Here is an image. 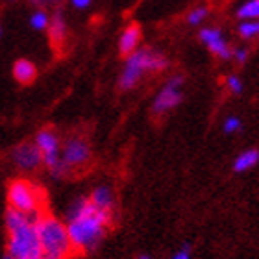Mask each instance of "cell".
Returning a JSON list of instances; mask_svg holds the SVG:
<instances>
[{
  "label": "cell",
  "mask_w": 259,
  "mask_h": 259,
  "mask_svg": "<svg viewBox=\"0 0 259 259\" xmlns=\"http://www.w3.org/2000/svg\"><path fill=\"white\" fill-rule=\"evenodd\" d=\"M65 222L74 250L87 254L97 248L106 237L109 226L113 224V215L95 207L87 196H78L70 202Z\"/></svg>",
  "instance_id": "1"
},
{
  "label": "cell",
  "mask_w": 259,
  "mask_h": 259,
  "mask_svg": "<svg viewBox=\"0 0 259 259\" xmlns=\"http://www.w3.org/2000/svg\"><path fill=\"white\" fill-rule=\"evenodd\" d=\"M35 222L37 217L26 215L11 207L6 211L8 254L13 259H43V248Z\"/></svg>",
  "instance_id": "2"
},
{
  "label": "cell",
  "mask_w": 259,
  "mask_h": 259,
  "mask_svg": "<svg viewBox=\"0 0 259 259\" xmlns=\"http://www.w3.org/2000/svg\"><path fill=\"white\" fill-rule=\"evenodd\" d=\"M35 224L43 248V259H70L76 254L65 221L45 211L37 217Z\"/></svg>",
  "instance_id": "3"
},
{
  "label": "cell",
  "mask_w": 259,
  "mask_h": 259,
  "mask_svg": "<svg viewBox=\"0 0 259 259\" xmlns=\"http://www.w3.org/2000/svg\"><path fill=\"white\" fill-rule=\"evenodd\" d=\"M168 67V60L161 52L154 49H137L130 56H126L124 69L120 72L119 87L122 91L134 89L146 72H159Z\"/></svg>",
  "instance_id": "4"
},
{
  "label": "cell",
  "mask_w": 259,
  "mask_h": 259,
  "mask_svg": "<svg viewBox=\"0 0 259 259\" xmlns=\"http://www.w3.org/2000/svg\"><path fill=\"white\" fill-rule=\"evenodd\" d=\"M8 204L11 209L39 217L45 213V193L32 180L17 178L8 185Z\"/></svg>",
  "instance_id": "5"
},
{
  "label": "cell",
  "mask_w": 259,
  "mask_h": 259,
  "mask_svg": "<svg viewBox=\"0 0 259 259\" xmlns=\"http://www.w3.org/2000/svg\"><path fill=\"white\" fill-rule=\"evenodd\" d=\"M35 143H37L39 150L43 154V167L49 168V172L54 178H63L67 176L65 167L61 163V139L60 135L56 134V130L52 128H43L39 130L35 135Z\"/></svg>",
  "instance_id": "6"
},
{
  "label": "cell",
  "mask_w": 259,
  "mask_h": 259,
  "mask_svg": "<svg viewBox=\"0 0 259 259\" xmlns=\"http://www.w3.org/2000/svg\"><path fill=\"white\" fill-rule=\"evenodd\" d=\"M91 145L85 137L72 135V137H67L63 141V145H61V163H63L67 174L83 170L91 163Z\"/></svg>",
  "instance_id": "7"
},
{
  "label": "cell",
  "mask_w": 259,
  "mask_h": 259,
  "mask_svg": "<svg viewBox=\"0 0 259 259\" xmlns=\"http://www.w3.org/2000/svg\"><path fill=\"white\" fill-rule=\"evenodd\" d=\"M182 85H184V76H172L156 95L154 104H152V111L156 115H165L176 108L182 102Z\"/></svg>",
  "instance_id": "8"
},
{
  "label": "cell",
  "mask_w": 259,
  "mask_h": 259,
  "mask_svg": "<svg viewBox=\"0 0 259 259\" xmlns=\"http://www.w3.org/2000/svg\"><path fill=\"white\" fill-rule=\"evenodd\" d=\"M11 161L22 172H33L43 167V154L35 141H22L11 152Z\"/></svg>",
  "instance_id": "9"
},
{
  "label": "cell",
  "mask_w": 259,
  "mask_h": 259,
  "mask_svg": "<svg viewBox=\"0 0 259 259\" xmlns=\"http://www.w3.org/2000/svg\"><path fill=\"white\" fill-rule=\"evenodd\" d=\"M200 41L207 47V49L221 60H232L233 58V49L228 45L224 39L222 32L219 28H202L200 30Z\"/></svg>",
  "instance_id": "10"
},
{
  "label": "cell",
  "mask_w": 259,
  "mask_h": 259,
  "mask_svg": "<svg viewBox=\"0 0 259 259\" xmlns=\"http://www.w3.org/2000/svg\"><path fill=\"white\" fill-rule=\"evenodd\" d=\"M47 32H49L50 45H52L56 50L63 49L65 41H67V35H69V28H67V21H65L63 11H61L60 8L50 15V22H49Z\"/></svg>",
  "instance_id": "11"
},
{
  "label": "cell",
  "mask_w": 259,
  "mask_h": 259,
  "mask_svg": "<svg viewBox=\"0 0 259 259\" xmlns=\"http://www.w3.org/2000/svg\"><path fill=\"white\" fill-rule=\"evenodd\" d=\"M141 39H143V32L139 24H128L119 37V52L122 56H130L139 49Z\"/></svg>",
  "instance_id": "12"
},
{
  "label": "cell",
  "mask_w": 259,
  "mask_h": 259,
  "mask_svg": "<svg viewBox=\"0 0 259 259\" xmlns=\"http://www.w3.org/2000/svg\"><path fill=\"white\" fill-rule=\"evenodd\" d=\"M89 200L93 202L95 207H98L100 211L111 213L115 211V193L109 185H98L93 189V193L89 194Z\"/></svg>",
  "instance_id": "13"
},
{
  "label": "cell",
  "mask_w": 259,
  "mask_h": 259,
  "mask_svg": "<svg viewBox=\"0 0 259 259\" xmlns=\"http://www.w3.org/2000/svg\"><path fill=\"white\" fill-rule=\"evenodd\" d=\"M11 72H13V78H15L21 85H30V83H33L35 78H37V67L30 60H17L15 63H13Z\"/></svg>",
  "instance_id": "14"
},
{
  "label": "cell",
  "mask_w": 259,
  "mask_h": 259,
  "mask_svg": "<svg viewBox=\"0 0 259 259\" xmlns=\"http://www.w3.org/2000/svg\"><path fill=\"white\" fill-rule=\"evenodd\" d=\"M259 163V150H246L243 154H239L237 159L233 161V170L235 172H246L250 168H254Z\"/></svg>",
  "instance_id": "15"
},
{
  "label": "cell",
  "mask_w": 259,
  "mask_h": 259,
  "mask_svg": "<svg viewBox=\"0 0 259 259\" xmlns=\"http://www.w3.org/2000/svg\"><path fill=\"white\" fill-rule=\"evenodd\" d=\"M237 17L241 21H250V19H259V0H244L243 4H239Z\"/></svg>",
  "instance_id": "16"
},
{
  "label": "cell",
  "mask_w": 259,
  "mask_h": 259,
  "mask_svg": "<svg viewBox=\"0 0 259 259\" xmlns=\"http://www.w3.org/2000/svg\"><path fill=\"white\" fill-rule=\"evenodd\" d=\"M49 22H50L49 11L43 10V8H37V10L30 15V26H32L33 30H37V32L47 30V28H49Z\"/></svg>",
  "instance_id": "17"
},
{
  "label": "cell",
  "mask_w": 259,
  "mask_h": 259,
  "mask_svg": "<svg viewBox=\"0 0 259 259\" xmlns=\"http://www.w3.org/2000/svg\"><path fill=\"white\" fill-rule=\"evenodd\" d=\"M239 35L243 39H255L259 37V19H250V21H241L237 28Z\"/></svg>",
  "instance_id": "18"
},
{
  "label": "cell",
  "mask_w": 259,
  "mask_h": 259,
  "mask_svg": "<svg viewBox=\"0 0 259 259\" xmlns=\"http://www.w3.org/2000/svg\"><path fill=\"white\" fill-rule=\"evenodd\" d=\"M207 15H209V10L205 6H196V8H193L187 13V22H189L191 26H200L207 19Z\"/></svg>",
  "instance_id": "19"
},
{
  "label": "cell",
  "mask_w": 259,
  "mask_h": 259,
  "mask_svg": "<svg viewBox=\"0 0 259 259\" xmlns=\"http://www.w3.org/2000/svg\"><path fill=\"white\" fill-rule=\"evenodd\" d=\"M226 85L228 89L233 93V95H241L243 93V81H241V78L235 74H230L226 78Z\"/></svg>",
  "instance_id": "20"
},
{
  "label": "cell",
  "mask_w": 259,
  "mask_h": 259,
  "mask_svg": "<svg viewBox=\"0 0 259 259\" xmlns=\"http://www.w3.org/2000/svg\"><path fill=\"white\" fill-rule=\"evenodd\" d=\"M237 130H241V119H237V117H228L224 120V132L226 134H233Z\"/></svg>",
  "instance_id": "21"
},
{
  "label": "cell",
  "mask_w": 259,
  "mask_h": 259,
  "mask_svg": "<svg viewBox=\"0 0 259 259\" xmlns=\"http://www.w3.org/2000/svg\"><path fill=\"white\" fill-rule=\"evenodd\" d=\"M61 2L63 0H30V4H33L35 8H43V10H47V8H58Z\"/></svg>",
  "instance_id": "22"
},
{
  "label": "cell",
  "mask_w": 259,
  "mask_h": 259,
  "mask_svg": "<svg viewBox=\"0 0 259 259\" xmlns=\"http://www.w3.org/2000/svg\"><path fill=\"white\" fill-rule=\"evenodd\" d=\"M233 60L237 61V63L243 65L244 61L248 60V49H244V47H239V49L233 50Z\"/></svg>",
  "instance_id": "23"
},
{
  "label": "cell",
  "mask_w": 259,
  "mask_h": 259,
  "mask_svg": "<svg viewBox=\"0 0 259 259\" xmlns=\"http://www.w3.org/2000/svg\"><path fill=\"white\" fill-rule=\"evenodd\" d=\"M93 0H70V6L74 8V10H87L89 6H91Z\"/></svg>",
  "instance_id": "24"
},
{
  "label": "cell",
  "mask_w": 259,
  "mask_h": 259,
  "mask_svg": "<svg viewBox=\"0 0 259 259\" xmlns=\"http://www.w3.org/2000/svg\"><path fill=\"white\" fill-rule=\"evenodd\" d=\"M172 259H191V255H189V250H187V246H185L184 250H180L178 254L174 255Z\"/></svg>",
  "instance_id": "25"
},
{
  "label": "cell",
  "mask_w": 259,
  "mask_h": 259,
  "mask_svg": "<svg viewBox=\"0 0 259 259\" xmlns=\"http://www.w3.org/2000/svg\"><path fill=\"white\" fill-rule=\"evenodd\" d=\"M139 259H152L150 255H139Z\"/></svg>",
  "instance_id": "26"
},
{
  "label": "cell",
  "mask_w": 259,
  "mask_h": 259,
  "mask_svg": "<svg viewBox=\"0 0 259 259\" xmlns=\"http://www.w3.org/2000/svg\"><path fill=\"white\" fill-rule=\"evenodd\" d=\"M4 259H13V257H11V255H10V254H8V255H6V257H4Z\"/></svg>",
  "instance_id": "27"
},
{
  "label": "cell",
  "mask_w": 259,
  "mask_h": 259,
  "mask_svg": "<svg viewBox=\"0 0 259 259\" xmlns=\"http://www.w3.org/2000/svg\"><path fill=\"white\" fill-rule=\"evenodd\" d=\"M0 35H2V26H0Z\"/></svg>",
  "instance_id": "28"
}]
</instances>
